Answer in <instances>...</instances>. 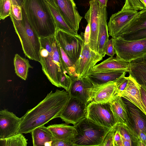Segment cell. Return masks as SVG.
I'll list each match as a JSON object with an SVG mask.
<instances>
[{"label": "cell", "mask_w": 146, "mask_h": 146, "mask_svg": "<svg viewBox=\"0 0 146 146\" xmlns=\"http://www.w3.org/2000/svg\"><path fill=\"white\" fill-rule=\"evenodd\" d=\"M140 90L143 101L146 107V91L140 85Z\"/></svg>", "instance_id": "cell-43"}, {"label": "cell", "mask_w": 146, "mask_h": 146, "mask_svg": "<svg viewBox=\"0 0 146 146\" xmlns=\"http://www.w3.org/2000/svg\"><path fill=\"white\" fill-rule=\"evenodd\" d=\"M138 12L136 11L121 10L112 14L108 24L109 35L113 38L120 36Z\"/></svg>", "instance_id": "cell-10"}, {"label": "cell", "mask_w": 146, "mask_h": 146, "mask_svg": "<svg viewBox=\"0 0 146 146\" xmlns=\"http://www.w3.org/2000/svg\"><path fill=\"white\" fill-rule=\"evenodd\" d=\"M14 64L15 73L17 75L22 79L26 80L29 69L33 68L30 64L28 60L17 54L14 58Z\"/></svg>", "instance_id": "cell-27"}, {"label": "cell", "mask_w": 146, "mask_h": 146, "mask_svg": "<svg viewBox=\"0 0 146 146\" xmlns=\"http://www.w3.org/2000/svg\"><path fill=\"white\" fill-rule=\"evenodd\" d=\"M21 118L7 109L0 111V138H5L18 133Z\"/></svg>", "instance_id": "cell-15"}, {"label": "cell", "mask_w": 146, "mask_h": 146, "mask_svg": "<svg viewBox=\"0 0 146 146\" xmlns=\"http://www.w3.org/2000/svg\"><path fill=\"white\" fill-rule=\"evenodd\" d=\"M122 98L127 105L135 132L137 135L141 131L146 134V115L135 105Z\"/></svg>", "instance_id": "cell-20"}, {"label": "cell", "mask_w": 146, "mask_h": 146, "mask_svg": "<svg viewBox=\"0 0 146 146\" xmlns=\"http://www.w3.org/2000/svg\"><path fill=\"white\" fill-rule=\"evenodd\" d=\"M115 54L112 38L109 40L107 43L106 50V54L111 57H113Z\"/></svg>", "instance_id": "cell-39"}, {"label": "cell", "mask_w": 146, "mask_h": 146, "mask_svg": "<svg viewBox=\"0 0 146 146\" xmlns=\"http://www.w3.org/2000/svg\"><path fill=\"white\" fill-rule=\"evenodd\" d=\"M143 3L146 6V0H143Z\"/></svg>", "instance_id": "cell-47"}, {"label": "cell", "mask_w": 146, "mask_h": 146, "mask_svg": "<svg viewBox=\"0 0 146 146\" xmlns=\"http://www.w3.org/2000/svg\"><path fill=\"white\" fill-rule=\"evenodd\" d=\"M122 146H132L133 145L128 141L121 137Z\"/></svg>", "instance_id": "cell-44"}, {"label": "cell", "mask_w": 146, "mask_h": 146, "mask_svg": "<svg viewBox=\"0 0 146 146\" xmlns=\"http://www.w3.org/2000/svg\"><path fill=\"white\" fill-rule=\"evenodd\" d=\"M66 23L77 33L82 17L79 14L76 5L72 0H54Z\"/></svg>", "instance_id": "cell-13"}, {"label": "cell", "mask_w": 146, "mask_h": 146, "mask_svg": "<svg viewBox=\"0 0 146 146\" xmlns=\"http://www.w3.org/2000/svg\"><path fill=\"white\" fill-rule=\"evenodd\" d=\"M22 20H17L10 15L11 20L25 55L31 60L40 63V37L29 23L22 6Z\"/></svg>", "instance_id": "cell-4"}, {"label": "cell", "mask_w": 146, "mask_h": 146, "mask_svg": "<svg viewBox=\"0 0 146 146\" xmlns=\"http://www.w3.org/2000/svg\"><path fill=\"white\" fill-rule=\"evenodd\" d=\"M128 82L125 89L117 96L127 100L140 109L146 115V107L141 98L140 85L129 74Z\"/></svg>", "instance_id": "cell-17"}, {"label": "cell", "mask_w": 146, "mask_h": 146, "mask_svg": "<svg viewBox=\"0 0 146 146\" xmlns=\"http://www.w3.org/2000/svg\"><path fill=\"white\" fill-rule=\"evenodd\" d=\"M90 8L84 18L90 25V35L89 45L91 49L97 52V41L99 29L100 6L98 0H90Z\"/></svg>", "instance_id": "cell-11"}, {"label": "cell", "mask_w": 146, "mask_h": 146, "mask_svg": "<svg viewBox=\"0 0 146 146\" xmlns=\"http://www.w3.org/2000/svg\"><path fill=\"white\" fill-rule=\"evenodd\" d=\"M66 74V71H64L62 74L60 85V88H64L68 92L72 84V79L71 76Z\"/></svg>", "instance_id": "cell-35"}, {"label": "cell", "mask_w": 146, "mask_h": 146, "mask_svg": "<svg viewBox=\"0 0 146 146\" xmlns=\"http://www.w3.org/2000/svg\"><path fill=\"white\" fill-rule=\"evenodd\" d=\"M22 6L29 23L40 38L55 35L56 26L46 0H25Z\"/></svg>", "instance_id": "cell-3"}, {"label": "cell", "mask_w": 146, "mask_h": 146, "mask_svg": "<svg viewBox=\"0 0 146 146\" xmlns=\"http://www.w3.org/2000/svg\"><path fill=\"white\" fill-rule=\"evenodd\" d=\"M110 102L117 124L126 125L134 134L137 135L133 130L127 105L123 98L115 95Z\"/></svg>", "instance_id": "cell-16"}, {"label": "cell", "mask_w": 146, "mask_h": 146, "mask_svg": "<svg viewBox=\"0 0 146 146\" xmlns=\"http://www.w3.org/2000/svg\"><path fill=\"white\" fill-rule=\"evenodd\" d=\"M105 70L123 71L129 72V62L117 56L110 57L96 65L90 73Z\"/></svg>", "instance_id": "cell-21"}, {"label": "cell", "mask_w": 146, "mask_h": 146, "mask_svg": "<svg viewBox=\"0 0 146 146\" xmlns=\"http://www.w3.org/2000/svg\"></svg>", "instance_id": "cell-48"}, {"label": "cell", "mask_w": 146, "mask_h": 146, "mask_svg": "<svg viewBox=\"0 0 146 146\" xmlns=\"http://www.w3.org/2000/svg\"><path fill=\"white\" fill-rule=\"evenodd\" d=\"M46 1L53 18L56 28L72 35H78L66 23L54 0H46Z\"/></svg>", "instance_id": "cell-26"}, {"label": "cell", "mask_w": 146, "mask_h": 146, "mask_svg": "<svg viewBox=\"0 0 146 146\" xmlns=\"http://www.w3.org/2000/svg\"><path fill=\"white\" fill-rule=\"evenodd\" d=\"M126 72L123 71H101L91 73L87 76L93 85L96 86L115 82Z\"/></svg>", "instance_id": "cell-23"}, {"label": "cell", "mask_w": 146, "mask_h": 146, "mask_svg": "<svg viewBox=\"0 0 146 146\" xmlns=\"http://www.w3.org/2000/svg\"><path fill=\"white\" fill-rule=\"evenodd\" d=\"M112 38L117 57L129 62L146 55V39L127 40L120 36Z\"/></svg>", "instance_id": "cell-6"}, {"label": "cell", "mask_w": 146, "mask_h": 146, "mask_svg": "<svg viewBox=\"0 0 146 146\" xmlns=\"http://www.w3.org/2000/svg\"><path fill=\"white\" fill-rule=\"evenodd\" d=\"M34 146H50L54 137L47 127H38L31 132Z\"/></svg>", "instance_id": "cell-24"}, {"label": "cell", "mask_w": 146, "mask_h": 146, "mask_svg": "<svg viewBox=\"0 0 146 146\" xmlns=\"http://www.w3.org/2000/svg\"><path fill=\"white\" fill-rule=\"evenodd\" d=\"M119 36L121 37L124 40H133L146 39V28L124 34Z\"/></svg>", "instance_id": "cell-32"}, {"label": "cell", "mask_w": 146, "mask_h": 146, "mask_svg": "<svg viewBox=\"0 0 146 146\" xmlns=\"http://www.w3.org/2000/svg\"><path fill=\"white\" fill-rule=\"evenodd\" d=\"M146 9V6L143 0H125L121 10L138 11Z\"/></svg>", "instance_id": "cell-31"}, {"label": "cell", "mask_w": 146, "mask_h": 146, "mask_svg": "<svg viewBox=\"0 0 146 146\" xmlns=\"http://www.w3.org/2000/svg\"><path fill=\"white\" fill-rule=\"evenodd\" d=\"M27 140L21 133L0 138V146H26Z\"/></svg>", "instance_id": "cell-29"}, {"label": "cell", "mask_w": 146, "mask_h": 146, "mask_svg": "<svg viewBox=\"0 0 146 146\" xmlns=\"http://www.w3.org/2000/svg\"><path fill=\"white\" fill-rule=\"evenodd\" d=\"M64 90L51 91L36 106L28 110L21 118L18 133H31L35 129L44 125L52 119L59 117L69 99Z\"/></svg>", "instance_id": "cell-1"}, {"label": "cell", "mask_w": 146, "mask_h": 146, "mask_svg": "<svg viewBox=\"0 0 146 146\" xmlns=\"http://www.w3.org/2000/svg\"><path fill=\"white\" fill-rule=\"evenodd\" d=\"M114 135V146H122L121 136L119 131L115 128Z\"/></svg>", "instance_id": "cell-41"}, {"label": "cell", "mask_w": 146, "mask_h": 146, "mask_svg": "<svg viewBox=\"0 0 146 146\" xmlns=\"http://www.w3.org/2000/svg\"><path fill=\"white\" fill-rule=\"evenodd\" d=\"M115 127L111 129L107 133L104 138L102 146H114V135L115 130Z\"/></svg>", "instance_id": "cell-37"}, {"label": "cell", "mask_w": 146, "mask_h": 146, "mask_svg": "<svg viewBox=\"0 0 146 146\" xmlns=\"http://www.w3.org/2000/svg\"><path fill=\"white\" fill-rule=\"evenodd\" d=\"M74 126L77 132L72 141L74 146H102L105 136L111 129L87 117Z\"/></svg>", "instance_id": "cell-5"}, {"label": "cell", "mask_w": 146, "mask_h": 146, "mask_svg": "<svg viewBox=\"0 0 146 146\" xmlns=\"http://www.w3.org/2000/svg\"><path fill=\"white\" fill-rule=\"evenodd\" d=\"M80 100L69 98L59 117L66 123L74 125L86 116V107Z\"/></svg>", "instance_id": "cell-12"}, {"label": "cell", "mask_w": 146, "mask_h": 146, "mask_svg": "<svg viewBox=\"0 0 146 146\" xmlns=\"http://www.w3.org/2000/svg\"><path fill=\"white\" fill-rule=\"evenodd\" d=\"M72 79V84L68 92L69 98L78 99L87 106L91 101V90L93 84L88 76Z\"/></svg>", "instance_id": "cell-14"}, {"label": "cell", "mask_w": 146, "mask_h": 146, "mask_svg": "<svg viewBox=\"0 0 146 146\" xmlns=\"http://www.w3.org/2000/svg\"><path fill=\"white\" fill-rule=\"evenodd\" d=\"M102 56L91 49L89 44L84 43L80 57L74 64L78 78L87 76L96 64L102 60Z\"/></svg>", "instance_id": "cell-9"}, {"label": "cell", "mask_w": 146, "mask_h": 146, "mask_svg": "<svg viewBox=\"0 0 146 146\" xmlns=\"http://www.w3.org/2000/svg\"><path fill=\"white\" fill-rule=\"evenodd\" d=\"M10 15L12 16L17 20L22 19V7L17 3L12 4Z\"/></svg>", "instance_id": "cell-36"}, {"label": "cell", "mask_w": 146, "mask_h": 146, "mask_svg": "<svg viewBox=\"0 0 146 146\" xmlns=\"http://www.w3.org/2000/svg\"><path fill=\"white\" fill-rule=\"evenodd\" d=\"M40 39V63L43 72L53 85L60 88L62 74L66 71L60 57L58 44L55 35Z\"/></svg>", "instance_id": "cell-2"}, {"label": "cell", "mask_w": 146, "mask_h": 146, "mask_svg": "<svg viewBox=\"0 0 146 146\" xmlns=\"http://www.w3.org/2000/svg\"><path fill=\"white\" fill-rule=\"evenodd\" d=\"M138 139L136 144L137 146H146V134L140 132L138 135Z\"/></svg>", "instance_id": "cell-40"}, {"label": "cell", "mask_w": 146, "mask_h": 146, "mask_svg": "<svg viewBox=\"0 0 146 146\" xmlns=\"http://www.w3.org/2000/svg\"><path fill=\"white\" fill-rule=\"evenodd\" d=\"M11 5V0H0V20L10 16Z\"/></svg>", "instance_id": "cell-33"}, {"label": "cell", "mask_w": 146, "mask_h": 146, "mask_svg": "<svg viewBox=\"0 0 146 146\" xmlns=\"http://www.w3.org/2000/svg\"><path fill=\"white\" fill-rule=\"evenodd\" d=\"M51 146H74L71 140L58 139L54 138L53 140Z\"/></svg>", "instance_id": "cell-38"}, {"label": "cell", "mask_w": 146, "mask_h": 146, "mask_svg": "<svg viewBox=\"0 0 146 146\" xmlns=\"http://www.w3.org/2000/svg\"><path fill=\"white\" fill-rule=\"evenodd\" d=\"M86 117L100 125L110 129L117 124L110 102H91L87 106Z\"/></svg>", "instance_id": "cell-8"}, {"label": "cell", "mask_w": 146, "mask_h": 146, "mask_svg": "<svg viewBox=\"0 0 146 146\" xmlns=\"http://www.w3.org/2000/svg\"><path fill=\"white\" fill-rule=\"evenodd\" d=\"M47 127L53 137L58 139L68 140L72 141L77 133L74 126L65 123L50 125Z\"/></svg>", "instance_id": "cell-25"}, {"label": "cell", "mask_w": 146, "mask_h": 146, "mask_svg": "<svg viewBox=\"0 0 146 146\" xmlns=\"http://www.w3.org/2000/svg\"><path fill=\"white\" fill-rule=\"evenodd\" d=\"M90 35V25L88 23L85 29V33H84V42L89 44Z\"/></svg>", "instance_id": "cell-42"}, {"label": "cell", "mask_w": 146, "mask_h": 146, "mask_svg": "<svg viewBox=\"0 0 146 146\" xmlns=\"http://www.w3.org/2000/svg\"><path fill=\"white\" fill-rule=\"evenodd\" d=\"M106 7H100L99 29L97 44V52L103 57L106 54V46L109 40Z\"/></svg>", "instance_id": "cell-19"}, {"label": "cell", "mask_w": 146, "mask_h": 146, "mask_svg": "<svg viewBox=\"0 0 146 146\" xmlns=\"http://www.w3.org/2000/svg\"><path fill=\"white\" fill-rule=\"evenodd\" d=\"M55 36L58 43L74 64L80 57L84 44V33L74 35L56 28Z\"/></svg>", "instance_id": "cell-7"}, {"label": "cell", "mask_w": 146, "mask_h": 146, "mask_svg": "<svg viewBox=\"0 0 146 146\" xmlns=\"http://www.w3.org/2000/svg\"><path fill=\"white\" fill-rule=\"evenodd\" d=\"M126 73L125 72L115 81L116 86L115 95H118L127 86L128 81V77L125 76Z\"/></svg>", "instance_id": "cell-34"}, {"label": "cell", "mask_w": 146, "mask_h": 146, "mask_svg": "<svg viewBox=\"0 0 146 146\" xmlns=\"http://www.w3.org/2000/svg\"><path fill=\"white\" fill-rule=\"evenodd\" d=\"M116 86L115 82L93 86L91 90V102H110L115 95Z\"/></svg>", "instance_id": "cell-18"}, {"label": "cell", "mask_w": 146, "mask_h": 146, "mask_svg": "<svg viewBox=\"0 0 146 146\" xmlns=\"http://www.w3.org/2000/svg\"><path fill=\"white\" fill-rule=\"evenodd\" d=\"M129 72L146 91V55L129 62Z\"/></svg>", "instance_id": "cell-22"}, {"label": "cell", "mask_w": 146, "mask_h": 146, "mask_svg": "<svg viewBox=\"0 0 146 146\" xmlns=\"http://www.w3.org/2000/svg\"><path fill=\"white\" fill-rule=\"evenodd\" d=\"M58 45L60 57L67 74L72 78H78L74 64L58 44Z\"/></svg>", "instance_id": "cell-30"}, {"label": "cell", "mask_w": 146, "mask_h": 146, "mask_svg": "<svg viewBox=\"0 0 146 146\" xmlns=\"http://www.w3.org/2000/svg\"><path fill=\"white\" fill-rule=\"evenodd\" d=\"M145 28L146 9L139 12L137 15L123 31L121 35Z\"/></svg>", "instance_id": "cell-28"}, {"label": "cell", "mask_w": 146, "mask_h": 146, "mask_svg": "<svg viewBox=\"0 0 146 146\" xmlns=\"http://www.w3.org/2000/svg\"><path fill=\"white\" fill-rule=\"evenodd\" d=\"M12 4L17 3L22 7L24 3L25 0H11Z\"/></svg>", "instance_id": "cell-45"}, {"label": "cell", "mask_w": 146, "mask_h": 146, "mask_svg": "<svg viewBox=\"0 0 146 146\" xmlns=\"http://www.w3.org/2000/svg\"><path fill=\"white\" fill-rule=\"evenodd\" d=\"M100 4V6L101 7L107 6V4L108 0H98Z\"/></svg>", "instance_id": "cell-46"}]
</instances>
